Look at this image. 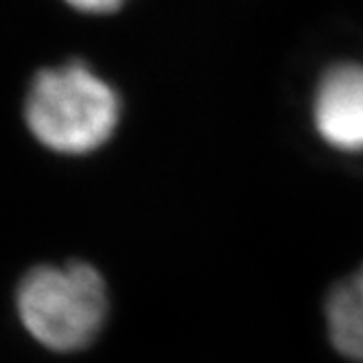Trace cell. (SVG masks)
Listing matches in <instances>:
<instances>
[{
	"label": "cell",
	"instance_id": "6da1fadb",
	"mask_svg": "<svg viewBox=\"0 0 363 363\" xmlns=\"http://www.w3.org/2000/svg\"><path fill=\"white\" fill-rule=\"evenodd\" d=\"M18 315L38 344L55 352L88 348L108 318V289L86 263L35 267L18 287Z\"/></svg>",
	"mask_w": 363,
	"mask_h": 363
},
{
	"label": "cell",
	"instance_id": "7a4b0ae2",
	"mask_svg": "<svg viewBox=\"0 0 363 363\" xmlns=\"http://www.w3.org/2000/svg\"><path fill=\"white\" fill-rule=\"evenodd\" d=\"M33 136L60 153H88L103 145L118 121L114 90L82 64L44 70L27 96Z\"/></svg>",
	"mask_w": 363,
	"mask_h": 363
},
{
	"label": "cell",
	"instance_id": "3957f363",
	"mask_svg": "<svg viewBox=\"0 0 363 363\" xmlns=\"http://www.w3.org/2000/svg\"><path fill=\"white\" fill-rule=\"evenodd\" d=\"M315 127L340 151H363V66L337 64L318 86Z\"/></svg>",
	"mask_w": 363,
	"mask_h": 363
},
{
	"label": "cell",
	"instance_id": "277c9868",
	"mask_svg": "<svg viewBox=\"0 0 363 363\" xmlns=\"http://www.w3.org/2000/svg\"><path fill=\"white\" fill-rule=\"evenodd\" d=\"M324 313L333 348L350 361L363 363V267L335 284Z\"/></svg>",
	"mask_w": 363,
	"mask_h": 363
},
{
	"label": "cell",
	"instance_id": "5b68a950",
	"mask_svg": "<svg viewBox=\"0 0 363 363\" xmlns=\"http://www.w3.org/2000/svg\"><path fill=\"white\" fill-rule=\"evenodd\" d=\"M66 3L86 13H110L118 9L125 0H66Z\"/></svg>",
	"mask_w": 363,
	"mask_h": 363
}]
</instances>
